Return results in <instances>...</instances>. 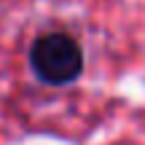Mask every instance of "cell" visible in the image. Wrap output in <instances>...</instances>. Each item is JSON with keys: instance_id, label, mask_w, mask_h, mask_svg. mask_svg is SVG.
Returning <instances> with one entry per match:
<instances>
[{"instance_id": "6da1fadb", "label": "cell", "mask_w": 145, "mask_h": 145, "mask_svg": "<svg viewBox=\"0 0 145 145\" xmlns=\"http://www.w3.org/2000/svg\"><path fill=\"white\" fill-rule=\"evenodd\" d=\"M30 65L40 81L62 86V83H70L81 75L83 54H81V46L70 35L51 32V35H43L32 43Z\"/></svg>"}]
</instances>
